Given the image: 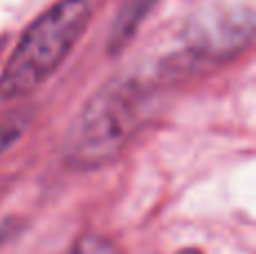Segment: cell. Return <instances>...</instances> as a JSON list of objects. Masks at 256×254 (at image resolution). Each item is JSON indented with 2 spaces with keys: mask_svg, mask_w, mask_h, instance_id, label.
<instances>
[{
  "mask_svg": "<svg viewBox=\"0 0 256 254\" xmlns=\"http://www.w3.org/2000/svg\"><path fill=\"white\" fill-rule=\"evenodd\" d=\"M25 126H27V120L22 112H12V115L0 120V156L20 138Z\"/></svg>",
  "mask_w": 256,
  "mask_h": 254,
  "instance_id": "3957f363",
  "label": "cell"
},
{
  "mask_svg": "<svg viewBox=\"0 0 256 254\" xmlns=\"http://www.w3.org/2000/svg\"><path fill=\"white\" fill-rule=\"evenodd\" d=\"M90 22L88 0H58L25 30L0 76V97L16 99L38 88L72 52Z\"/></svg>",
  "mask_w": 256,
  "mask_h": 254,
  "instance_id": "6da1fadb",
  "label": "cell"
},
{
  "mask_svg": "<svg viewBox=\"0 0 256 254\" xmlns=\"http://www.w3.org/2000/svg\"><path fill=\"white\" fill-rule=\"evenodd\" d=\"M178 254H200L198 250H182V252H178Z\"/></svg>",
  "mask_w": 256,
  "mask_h": 254,
  "instance_id": "5b68a950",
  "label": "cell"
},
{
  "mask_svg": "<svg viewBox=\"0 0 256 254\" xmlns=\"http://www.w3.org/2000/svg\"><path fill=\"white\" fill-rule=\"evenodd\" d=\"M146 106V90L130 79L110 81L74 120L68 135V156L79 166L110 162L128 144L140 126Z\"/></svg>",
  "mask_w": 256,
  "mask_h": 254,
  "instance_id": "7a4b0ae2",
  "label": "cell"
},
{
  "mask_svg": "<svg viewBox=\"0 0 256 254\" xmlns=\"http://www.w3.org/2000/svg\"><path fill=\"white\" fill-rule=\"evenodd\" d=\"M150 2H153V0H130L128 12L122 16L120 25H117V30H115V38L124 40V38H128V34H132V30L137 27V22L142 20L140 16L150 7Z\"/></svg>",
  "mask_w": 256,
  "mask_h": 254,
  "instance_id": "277c9868",
  "label": "cell"
}]
</instances>
